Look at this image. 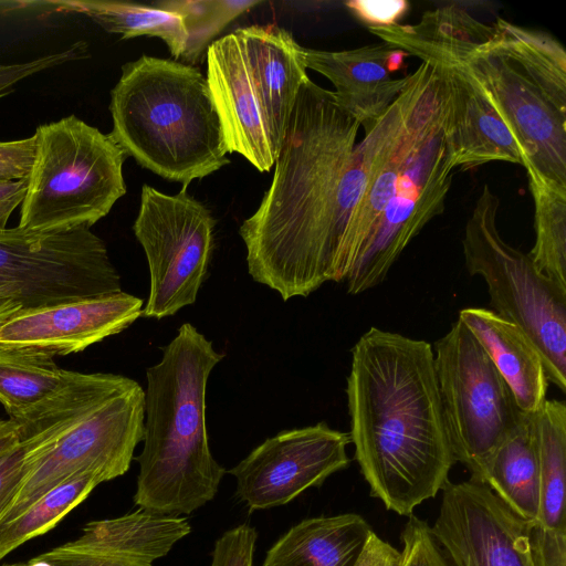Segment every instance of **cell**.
Masks as SVG:
<instances>
[{
    "label": "cell",
    "instance_id": "1",
    "mask_svg": "<svg viewBox=\"0 0 566 566\" xmlns=\"http://www.w3.org/2000/svg\"><path fill=\"white\" fill-rule=\"evenodd\" d=\"M359 127L333 91L310 78L301 86L270 188L239 229L250 276L283 301L336 281L354 209L346 171Z\"/></svg>",
    "mask_w": 566,
    "mask_h": 566
},
{
    "label": "cell",
    "instance_id": "2",
    "mask_svg": "<svg viewBox=\"0 0 566 566\" xmlns=\"http://www.w3.org/2000/svg\"><path fill=\"white\" fill-rule=\"evenodd\" d=\"M350 443L370 495L410 516L449 482V441L431 344L370 327L352 349Z\"/></svg>",
    "mask_w": 566,
    "mask_h": 566
},
{
    "label": "cell",
    "instance_id": "3",
    "mask_svg": "<svg viewBox=\"0 0 566 566\" xmlns=\"http://www.w3.org/2000/svg\"><path fill=\"white\" fill-rule=\"evenodd\" d=\"M224 357L182 324L146 370L143 449L134 502L165 515L190 514L213 500L226 470L213 458L206 423L212 369Z\"/></svg>",
    "mask_w": 566,
    "mask_h": 566
},
{
    "label": "cell",
    "instance_id": "4",
    "mask_svg": "<svg viewBox=\"0 0 566 566\" xmlns=\"http://www.w3.org/2000/svg\"><path fill=\"white\" fill-rule=\"evenodd\" d=\"M109 112L125 154L184 189L230 163L207 78L192 65L148 55L127 62Z\"/></svg>",
    "mask_w": 566,
    "mask_h": 566
},
{
    "label": "cell",
    "instance_id": "5",
    "mask_svg": "<svg viewBox=\"0 0 566 566\" xmlns=\"http://www.w3.org/2000/svg\"><path fill=\"white\" fill-rule=\"evenodd\" d=\"M464 67L513 135L522 166L566 187V52L552 35L503 19Z\"/></svg>",
    "mask_w": 566,
    "mask_h": 566
},
{
    "label": "cell",
    "instance_id": "6",
    "mask_svg": "<svg viewBox=\"0 0 566 566\" xmlns=\"http://www.w3.org/2000/svg\"><path fill=\"white\" fill-rule=\"evenodd\" d=\"M19 228L57 233L91 228L126 193L127 155L111 134L75 115L39 125Z\"/></svg>",
    "mask_w": 566,
    "mask_h": 566
},
{
    "label": "cell",
    "instance_id": "7",
    "mask_svg": "<svg viewBox=\"0 0 566 566\" xmlns=\"http://www.w3.org/2000/svg\"><path fill=\"white\" fill-rule=\"evenodd\" d=\"M500 199L484 185L462 240L470 275L486 283L492 311L517 325L542 355L549 382L566 391V290L546 276L530 253L497 230Z\"/></svg>",
    "mask_w": 566,
    "mask_h": 566
},
{
    "label": "cell",
    "instance_id": "8",
    "mask_svg": "<svg viewBox=\"0 0 566 566\" xmlns=\"http://www.w3.org/2000/svg\"><path fill=\"white\" fill-rule=\"evenodd\" d=\"M453 171L443 133L439 76L423 63L407 155L376 230L344 281L349 294L380 284L411 240L443 212Z\"/></svg>",
    "mask_w": 566,
    "mask_h": 566
},
{
    "label": "cell",
    "instance_id": "9",
    "mask_svg": "<svg viewBox=\"0 0 566 566\" xmlns=\"http://www.w3.org/2000/svg\"><path fill=\"white\" fill-rule=\"evenodd\" d=\"M434 368L444 423L455 461L484 484L499 444L527 415L518 408L489 355L458 321L433 345Z\"/></svg>",
    "mask_w": 566,
    "mask_h": 566
},
{
    "label": "cell",
    "instance_id": "10",
    "mask_svg": "<svg viewBox=\"0 0 566 566\" xmlns=\"http://www.w3.org/2000/svg\"><path fill=\"white\" fill-rule=\"evenodd\" d=\"M145 390L132 378L92 406L39 457L0 517L6 523L72 475L92 472L103 482L125 474L143 441Z\"/></svg>",
    "mask_w": 566,
    "mask_h": 566
},
{
    "label": "cell",
    "instance_id": "11",
    "mask_svg": "<svg viewBox=\"0 0 566 566\" xmlns=\"http://www.w3.org/2000/svg\"><path fill=\"white\" fill-rule=\"evenodd\" d=\"M119 291L106 245L90 228L0 230V297L17 300L22 310Z\"/></svg>",
    "mask_w": 566,
    "mask_h": 566
},
{
    "label": "cell",
    "instance_id": "12",
    "mask_svg": "<svg viewBox=\"0 0 566 566\" xmlns=\"http://www.w3.org/2000/svg\"><path fill=\"white\" fill-rule=\"evenodd\" d=\"M214 227L209 209L187 189L167 195L143 186L133 226L150 274L143 316L161 319L196 302L208 274Z\"/></svg>",
    "mask_w": 566,
    "mask_h": 566
},
{
    "label": "cell",
    "instance_id": "13",
    "mask_svg": "<svg viewBox=\"0 0 566 566\" xmlns=\"http://www.w3.org/2000/svg\"><path fill=\"white\" fill-rule=\"evenodd\" d=\"M348 432L318 422L283 430L253 449L228 473L235 494L251 511L287 504L348 467Z\"/></svg>",
    "mask_w": 566,
    "mask_h": 566
},
{
    "label": "cell",
    "instance_id": "14",
    "mask_svg": "<svg viewBox=\"0 0 566 566\" xmlns=\"http://www.w3.org/2000/svg\"><path fill=\"white\" fill-rule=\"evenodd\" d=\"M432 535L448 566H534L527 521L485 484L448 482Z\"/></svg>",
    "mask_w": 566,
    "mask_h": 566
},
{
    "label": "cell",
    "instance_id": "15",
    "mask_svg": "<svg viewBox=\"0 0 566 566\" xmlns=\"http://www.w3.org/2000/svg\"><path fill=\"white\" fill-rule=\"evenodd\" d=\"M143 308L142 298L119 291L20 310L0 325V345L53 357L82 352L126 329Z\"/></svg>",
    "mask_w": 566,
    "mask_h": 566
},
{
    "label": "cell",
    "instance_id": "16",
    "mask_svg": "<svg viewBox=\"0 0 566 566\" xmlns=\"http://www.w3.org/2000/svg\"><path fill=\"white\" fill-rule=\"evenodd\" d=\"M206 57V78L228 153L240 154L261 172L269 171L280 146L269 127L238 29L214 40Z\"/></svg>",
    "mask_w": 566,
    "mask_h": 566
},
{
    "label": "cell",
    "instance_id": "17",
    "mask_svg": "<svg viewBox=\"0 0 566 566\" xmlns=\"http://www.w3.org/2000/svg\"><path fill=\"white\" fill-rule=\"evenodd\" d=\"M434 69L441 87L443 133L452 167L468 170L492 161L522 165L513 135L464 65Z\"/></svg>",
    "mask_w": 566,
    "mask_h": 566
},
{
    "label": "cell",
    "instance_id": "18",
    "mask_svg": "<svg viewBox=\"0 0 566 566\" xmlns=\"http://www.w3.org/2000/svg\"><path fill=\"white\" fill-rule=\"evenodd\" d=\"M408 54L387 43L343 51L304 49L306 69L334 85V99L364 132L368 130L408 85L411 74L397 78Z\"/></svg>",
    "mask_w": 566,
    "mask_h": 566
},
{
    "label": "cell",
    "instance_id": "19",
    "mask_svg": "<svg viewBox=\"0 0 566 566\" xmlns=\"http://www.w3.org/2000/svg\"><path fill=\"white\" fill-rule=\"evenodd\" d=\"M238 31L269 127L281 148L300 88L310 78L304 48L279 27L250 25Z\"/></svg>",
    "mask_w": 566,
    "mask_h": 566
},
{
    "label": "cell",
    "instance_id": "20",
    "mask_svg": "<svg viewBox=\"0 0 566 566\" xmlns=\"http://www.w3.org/2000/svg\"><path fill=\"white\" fill-rule=\"evenodd\" d=\"M459 319L482 345L521 411L535 413L546 400L548 380L542 355L532 340L517 325L489 308H463Z\"/></svg>",
    "mask_w": 566,
    "mask_h": 566
},
{
    "label": "cell",
    "instance_id": "21",
    "mask_svg": "<svg viewBox=\"0 0 566 566\" xmlns=\"http://www.w3.org/2000/svg\"><path fill=\"white\" fill-rule=\"evenodd\" d=\"M82 534L54 549L64 554L114 556L153 565L191 532L186 517L138 509L87 523Z\"/></svg>",
    "mask_w": 566,
    "mask_h": 566
},
{
    "label": "cell",
    "instance_id": "22",
    "mask_svg": "<svg viewBox=\"0 0 566 566\" xmlns=\"http://www.w3.org/2000/svg\"><path fill=\"white\" fill-rule=\"evenodd\" d=\"M462 8L450 6L426 11L416 24H394L369 31L384 43L405 51L434 67L462 65L495 34Z\"/></svg>",
    "mask_w": 566,
    "mask_h": 566
},
{
    "label": "cell",
    "instance_id": "23",
    "mask_svg": "<svg viewBox=\"0 0 566 566\" xmlns=\"http://www.w3.org/2000/svg\"><path fill=\"white\" fill-rule=\"evenodd\" d=\"M373 532L356 513L306 518L274 543L263 566H355Z\"/></svg>",
    "mask_w": 566,
    "mask_h": 566
},
{
    "label": "cell",
    "instance_id": "24",
    "mask_svg": "<svg viewBox=\"0 0 566 566\" xmlns=\"http://www.w3.org/2000/svg\"><path fill=\"white\" fill-rule=\"evenodd\" d=\"M484 484L517 516L537 520L539 470L531 415L494 450Z\"/></svg>",
    "mask_w": 566,
    "mask_h": 566
},
{
    "label": "cell",
    "instance_id": "25",
    "mask_svg": "<svg viewBox=\"0 0 566 566\" xmlns=\"http://www.w3.org/2000/svg\"><path fill=\"white\" fill-rule=\"evenodd\" d=\"M539 470V509L535 521L553 532H566V405L546 399L533 415Z\"/></svg>",
    "mask_w": 566,
    "mask_h": 566
},
{
    "label": "cell",
    "instance_id": "26",
    "mask_svg": "<svg viewBox=\"0 0 566 566\" xmlns=\"http://www.w3.org/2000/svg\"><path fill=\"white\" fill-rule=\"evenodd\" d=\"M52 12H75L87 15L108 33L122 39L159 38L176 61L186 51L188 34L180 15L139 3L123 1L53 0Z\"/></svg>",
    "mask_w": 566,
    "mask_h": 566
},
{
    "label": "cell",
    "instance_id": "27",
    "mask_svg": "<svg viewBox=\"0 0 566 566\" xmlns=\"http://www.w3.org/2000/svg\"><path fill=\"white\" fill-rule=\"evenodd\" d=\"M53 358L41 352L0 345V403L10 419L19 418L66 381L69 370L61 369Z\"/></svg>",
    "mask_w": 566,
    "mask_h": 566
},
{
    "label": "cell",
    "instance_id": "28",
    "mask_svg": "<svg viewBox=\"0 0 566 566\" xmlns=\"http://www.w3.org/2000/svg\"><path fill=\"white\" fill-rule=\"evenodd\" d=\"M92 472L70 476L45 492L19 515L0 524V560L23 543L52 530L101 484Z\"/></svg>",
    "mask_w": 566,
    "mask_h": 566
},
{
    "label": "cell",
    "instance_id": "29",
    "mask_svg": "<svg viewBox=\"0 0 566 566\" xmlns=\"http://www.w3.org/2000/svg\"><path fill=\"white\" fill-rule=\"evenodd\" d=\"M526 171L535 230V244L530 255L539 271L566 290V187Z\"/></svg>",
    "mask_w": 566,
    "mask_h": 566
},
{
    "label": "cell",
    "instance_id": "30",
    "mask_svg": "<svg viewBox=\"0 0 566 566\" xmlns=\"http://www.w3.org/2000/svg\"><path fill=\"white\" fill-rule=\"evenodd\" d=\"M260 3L258 0H163L153 6L181 17L188 34L181 60L193 66L202 61L214 38L229 23Z\"/></svg>",
    "mask_w": 566,
    "mask_h": 566
},
{
    "label": "cell",
    "instance_id": "31",
    "mask_svg": "<svg viewBox=\"0 0 566 566\" xmlns=\"http://www.w3.org/2000/svg\"><path fill=\"white\" fill-rule=\"evenodd\" d=\"M88 57V45L85 41H76L67 49L41 55L34 60L4 64L0 61V98L10 95L15 85L30 76L59 65Z\"/></svg>",
    "mask_w": 566,
    "mask_h": 566
},
{
    "label": "cell",
    "instance_id": "32",
    "mask_svg": "<svg viewBox=\"0 0 566 566\" xmlns=\"http://www.w3.org/2000/svg\"><path fill=\"white\" fill-rule=\"evenodd\" d=\"M402 549L399 566H448L431 526L411 514L400 535Z\"/></svg>",
    "mask_w": 566,
    "mask_h": 566
},
{
    "label": "cell",
    "instance_id": "33",
    "mask_svg": "<svg viewBox=\"0 0 566 566\" xmlns=\"http://www.w3.org/2000/svg\"><path fill=\"white\" fill-rule=\"evenodd\" d=\"M256 538L248 523L226 531L214 543L210 566H253Z\"/></svg>",
    "mask_w": 566,
    "mask_h": 566
},
{
    "label": "cell",
    "instance_id": "34",
    "mask_svg": "<svg viewBox=\"0 0 566 566\" xmlns=\"http://www.w3.org/2000/svg\"><path fill=\"white\" fill-rule=\"evenodd\" d=\"M348 11L369 29L399 23L409 11L406 0H352L345 3Z\"/></svg>",
    "mask_w": 566,
    "mask_h": 566
},
{
    "label": "cell",
    "instance_id": "35",
    "mask_svg": "<svg viewBox=\"0 0 566 566\" xmlns=\"http://www.w3.org/2000/svg\"><path fill=\"white\" fill-rule=\"evenodd\" d=\"M534 566H566V532H553L535 521L527 522Z\"/></svg>",
    "mask_w": 566,
    "mask_h": 566
},
{
    "label": "cell",
    "instance_id": "36",
    "mask_svg": "<svg viewBox=\"0 0 566 566\" xmlns=\"http://www.w3.org/2000/svg\"><path fill=\"white\" fill-rule=\"evenodd\" d=\"M34 154V134L23 139L0 142V181L28 178Z\"/></svg>",
    "mask_w": 566,
    "mask_h": 566
},
{
    "label": "cell",
    "instance_id": "37",
    "mask_svg": "<svg viewBox=\"0 0 566 566\" xmlns=\"http://www.w3.org/2000/svg\"><path fill=\"white\" fill-rule=\"evenodd\" d=\"M28 448L19 440L0 457V517L27 475Z\"/></svg>",
    "mask_w": 566,
    "mask_h": 566
},
{
    "label": "cell",
    "instance_id": "38",
    "mask_svg": "<svg viewBox=\"0 0 566 566\" xmlns=\"http://www.w3.org/2000/svg\"><path fill=\"white\" fill-rule=\"evenodd\" d=\"M54 566H153L114 556L64 554L54 548L42 554Z\"/></svg>",
    "mask_w": 566,
    "mask_h": 566
},
{
    "label": "cell",
    "instance_id": "39",
    "mask_svg": "<svg viewBox=\"0 0 566 566\" xmlns=\"http://www.w3.org/2000/svg\"><path fill=\"white\" fill-rule=\"evenodd\" d=\"M399 564L400 551L373 532L355 566H399Z\"/></svg>",
    "mask_w": 566,
    "mask_h": 566
},
{
    "label": "cell",
    "instance_id": "40",
    "mask_svg": "<svg viewBox=\"0 0 566 566\" xmlns=\"http://www.w3.org/2000/svg\"><path fill=\"white\" fill-rule=\"evenodd\" d=\"M28 190V178L0 181V230L7 228L14 209L22 205Z\"/></svg>",
    "mask_w": 566,
    "mask_h": 566
},
{
    "label": "cell",
    "instance_id": "41",
    "mask_svg": "<svg viewBox=\"0 0 566 566\" xmlns=\"http://www.w3.org/2000/svg\"><path fill=\"white\" fill-rule=\"evenodd\" d=\"M19 442V424L12 419H0V457Z\"/></svg>",
    "mask_w": 566,
    "mask_h": 566
},
{
    "label": "cell",
    "instance_id": "42",
    "mask_svg": "<svg viewBox=\"0 0 566 566\" xmlns=\"http://www.w3.org/2000/svg\"><path fill=\"white\" fill-rule=\"evenodd\" d=\"M20 310H22V305L17 300L0 297V325Z\"/></svg>",
    "mask_w": 566,
    "mask_h": 566
},
{
    "label": "cell",
    "instance_id": "43",
    "mask_svg": "<svg viewBox=\"0 0 566 566\" xmlns=\"http://www.w3.org/2000/svg\"><path fill=\"white\" fill-rule=\"evenodd\" d=\"M25 566H54L49 559L44 558L42 555L33 557L30 559Z\"/></svg>",
    "mask_w": 566,
    "mask_h": 566
},
{
    "label": "cell",
    "instance_id": "44",
    "mask_svg": "<svg viewBox=\"0 0 566 566\" xmlns=\"http://www.w3.org/2000/svg\"><path fill=\"white\" fill-rule=\"evenodd\" d=\"M4 566H25V564H13V565H4Z\"/></svg>",
    "mask_w": 566,
    "mask_h": 566
}]
</instances>
